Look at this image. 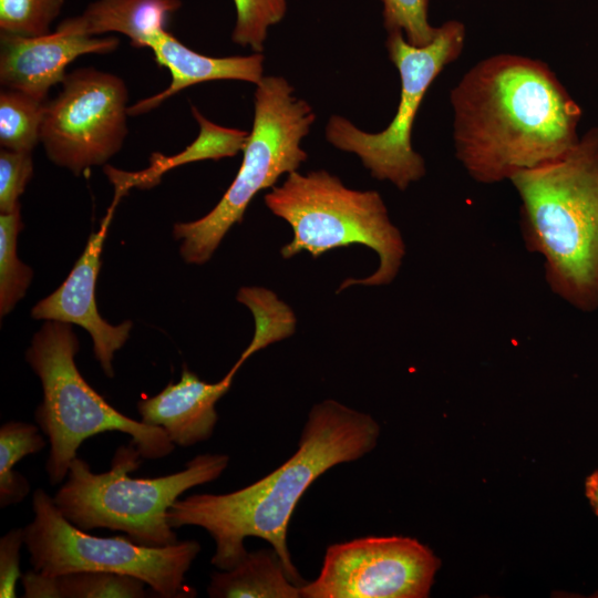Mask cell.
I'll list each match as a JSON object with an SVG mask.
<instances>
[{
  "instance_id": "5b68a950",
  "label": "cell",
  "mask_w": 598,
  "mask_h": 598,
  "mask_svg": "<svg viewBox=\"0 0 598 598\" xmlns=\"http://www.w3.org/2000/svg\"><path fill=\"white\" fill-rule=\"evenodd\" d=\"M79 348L70 323L47 320L25 352L42 384L43 398L34 419L50 443L45 463L49 482H63L83 441L104 432L130 435L142 458L169 455L175 444L163 429L121 413L85 381L75 363Z\"/></svg>"
},
{
  "instance_id": "8992f818",
  "label": "cell",
  "mask_w": 598,
  "mask_h": 598,
  "mask_svg": "<svg viewBox=\"0 0 598 598\" xmlns=\"http://www.w3.org/2000/svg\"><path fill=\"white\" fill-rule=\"evenodd\" d=\"M265 204L292 229V239L281 249L286 259L301 251L313 258L351 245H363L379 257L377 270L361 279H346L339 290L353 285H389L398 276L405 256V244L375 190L347 187L327 171L287 175L265 195Z\"/></svg>"
},
{
  "instance_id": "7402d4cb",
  "label": "cell",
  "mask_w": 598,
  "mask_h": 598,
  "mask_svg": "<svg viewBox=\"0 0 598 598\" xmlns=\"http://www.w3.org/2000/svg\"><path fill=\"white\" fill-rule=\"evenodd\" d=\"M44 102L20 91L0 93L1 148L32 153L40 142Z\"/></svg>"
},
{
  "instance_id": "cb8c5ba5",
  "label": "cell",
  "mask_w": 598,
  "mask_h": 598,
  "mask_svg": "<svg viewBox=\"0 0 598 598\" xmlns=\"http://www.w3.org/2000/svg\"><path fill=\"white\" fill-rule=\"evenodd\" d=\"M234 4L236 21L231 40L260 53L269 28L286 16L288 0H234Z\"/></svg>"
},
{
  "instance_id": "52a82bcc",
  "label": "cell",
  "mask_w": 598,
  "mask_h": 598,
  "mask_svg": "<svg viewBox=\"0 0 598 598\" xmlns=\"http://www.w3.org/2000/svg\"><path fill=\"white\" fill-rule=\"evenodd\" d=\"M315 120L312 107L295 96L285 78L264 76L256 84L252 127L235 179L208 214L173 227L187 264L207 262L231 226L243 220L257 193L274 187L281 175L300 167L308 158L301 141Z\"/></svg>"
},
{
  "instance_id": "5bb4252c",
  "label": "cell",
  "mask_w": 598,
  "mask_h": 598,
  "mask_svg": "<svg viewBox=\"0 0 598 598\" xmlns=\"http://www.w3.org/2000/svg\"><path fill=\"white\" fill-rule=\"evenodd\" d=\"M235 374L230 369L220 381L208 383L184 365L178 382L137 402L141 421L163 429L175 446L207 441L218 421L216 403L230 389Z\"/></svg>"
},
{
  "instance_id": "9c48e42d",
  "label": "cell",
  "mask_w": 598,
  "mask_h": 598,
  "mask_svg": "<svg viewBox=\"0 0 598 598\" xmlns=\"http://www.w3.org/2000/svg\"><path fill=\"white\" fill-rule=\"evenodd\" d=\"M465 37L464 24L456 20L437 27L434 39L424 47L411 44L401 31L388 32V54L401 80L394 117L384 130L368 133L346 117L333 115L326 126L327 141L355 154L374 178L389 181L400 190L420 181L426 168L424 158L413 150L411 142L415 116L430 85L461 55Z\"/></svg>"
},
{
  "instance_id": "30bf717a",
  "label": "cell",
  "mask_w": 598,
  "mask_h": 598,
  "mask_svg": "<svg viewBox=\"0 0 598 598\" xmlns=\"http://www.w3.org/2000/svg\"><path fill=\"white\" fill-rule=\"evenodd\" d=\"M61 84L44 102L40 142L51 162L79 176L122 148L128 92L121 78L94 68L74 70Z\"/></svg>"
},
{
  "instance_id": "e0dca14e",
  "label": "cell",
  "mask_w": 598,
  "mask_h": 598,
  "mask_svg": "<svg viewBox=\"0 0 598 598\" xmlns=\"http://www.w3.org/2000/svg\"><path fill=\"white\" fill-rule=\"evenodd\" d=\"M192 113L199 125V133L183 152L173 156L154 153L150 158L151 165L137 173H124L110 166L105 168L117 192L124 194L131 187L150 188L172 168L204 159L231 157L243 151L248 132L217 125L207 120L194 105Z\"/></svg>"
},
{
  "instance_id": "d6986e66",
  "label": "cell",
  "mask_w": 598,
  "mask_h": 598,
  "mask_svg": "<svg viewBox=\"0 0 598 598\" xmlns=\"http://www.w3.org/2000/svg\"><path fill=\"white\" fill-rule=\"evenodd\" d=\"M24 598H144L143 580L115 573L73 571L47 576L32 570L21 576Z\"/></svg>"
},
{
  "instance_id": "ac0fdd59",
  "label": "cell",
  "mask_w": 598,
  "mask_h": 598,
  "mask_svg": "<svg viewBox=\"0 0 598 598\" xmlns=\"http://www.w3.org/2000/svg\"><path fill=\"white\" fill-rule=\"evenodd\" d=\"M212 598H301V586L293 584L271 548L247 551L231 569L213 573L207 586Z\"/></svg>"
},
{
  "instance_id": "7a4b0ae2",
  "label": "cell",
  "mask_w": 598,
  "mask_h": 598,
  "mask_svg": "<svg viewBox=\"0 0 598 598\" xmlns=\"http://www.w3.org/2000/svg\"><path fill=\"white\" fill-rule=\"evenodd\" d=\"M380 426L369 414L328 399L315 404L293 455L255 483L227 494H193L167 512L173 528L198 526L215 542L212 564L235 567L247 554L244 540L259 537L278 553L289 579L305 581L287 545L293 509L309 486L331 467L357 461L377 445Z\"/></svg>"
},
{
  "instance_id": "83f0119b",
  "label": "cell",
  "mask_w": 598,
  "mask_h": 598,
  "mask_svg": "<svg viewBox=\"0 0 598 598\" xmlns=\"http://www.w3.org/2000/svg\"><path fill=\"white\" fill-rule=\"evenodd\" d=\"M24 545L23 528H13L0 539V597L14 598L21 578L20 549Z\"/></svg>"
},
{
  "instance_id": "d4e9b609",
  "label": "cell",
  "mask_w": 598,
  "mask_h": 598,
  "mask_svg": "<svg viewBox=\"0 0 598 598\" xmlns=\"http://www.w3.org/2000/svg\"><path fill=\"white\" fill-rule=\"evenodd\" d=\"M64 0H0V33L39 37L50 32Z\"/></svg>"
},
{
  "instance_id": "ba28073f",
  "label": "cell",
  "mask_w": 598,
  "mask_h": 598,
  "mask_svg": "<svg viewBox=\"0 0 598 598\" xmlns=\"http://www.w3.org/2000/svg\"><path fill=\"white\" fill-rule=\"evenodd\" d=\"M33 519L23 528L32 569L47 576L73 571H106L143 580L162 598L195 597L185 575L200 553L195 539L162 547L143 546L128 537H97L69 522L53 497L38 488L32 495Z\"/></svg>"
},
{
  "instance_id": "9a60e30c",
  "label": "cell",
  "mask_w": 598,
  "mask_h": 598,
  "mask_svg": "<svg viewBox=\"0 0 598 598\" xmlns=\"http://www.w3.org/2000/svg\"><path fill=\"white\" fill-rule=\"evenodd\" d=\"M158 66L169 70L172 81L162 92L128 106V115L152 111L179 91L213 80H239L254 84L264 78V55L214 58L195 52L167 30L157 33L148 44Z\"/></svg>"
},
{
  "instance_id": "4fadbf2b",
  "label": "cell",
  "mask_w": 598,
  "mask_h": 598,
  "mask_svg": "<svg viewBox=\"0 0 598 598\" xmlns=\"http://www.w3.org/2000/svg\"><path fill=\"white\" fill-rule=\"evenodd\" d=\"M118 44L116 37H91L61 25L39 37L0 33V83L45 102L72 61L87 53L112 52Z\"/></svg>"
},
{
  "instance_id": "277c9868",
  "label": "cell",
  "mask_w": 598,
  "mask_h": 598,
  "mask_svg": "<svg viewBox=\"0 0 598 598\" xmlns=\"http://www.w3.org/2000/svg\"><path fill=\"white\" fill-rule=\"evenodd\" d=\"M141 458L131 443L115 452L107 472L94 473L76 456L65 483L53 497L56 507L69 522L85 532L94 528L124 532L133 542L150 547L176 543L177 534L167 522L168 509L186 491L217 480L227 468L229 456L205 453L173 474L130 476Z\"/></svg>"
},
{
  "instance_id": "ffe728a7",
  "label": "cell",
  "mask_w": 598,
  "mask_h": 598,
  "mask_svg": "<svg viewBox=\"0 0 598 598\" xmlns=\"http://www.w3.org/2000/svg\"><path fill=\"white\" fill-rule=\"evenodd\" d=\"M39 426L10 421L0 427V507L22 502L30 493L28 480L13 470L27 455L42 451L47 442Z\"/></svg>"
},
{
  "instance_id": "8fae6325",
  "label": "cell",
  "mask_w": 598,
  "mask_h": 598,
  "mask_svg": "<svg viewBox=\"0 0 598 598\" xmlns=\"http://www.w3.org/2000/svg\"><path fill=\"white\" fill-rule=\"evenodd\" d=\"M440 560L416 539L364 537L330 545L301 598H424Z\"/></svg>"
},
{
  "instance_id": "44dd1931",
  "label": "cell",
  "mask_w": 598,
  "mask_h": 598,
  "mask_svg": "<svg viewBox=\"0 0 598 598\" xmlns=\"http://www.w3.org/2000/svg\"><path fill=\"white\" fill-rule=\"evenodd\" d=\"M237 300L246 305L255 318L254 337L234 364V368L238 370L255 352L291 336L295 331L296 318L285 302L264 288L244 287L238 291Z\"/></svg>"
},
{
  "instance_id": "603a6c76",
  "label": "cell",
  "mask_w": 598,
  "mask_h": 598,
  "mask_svg": "<svg viewBox=\"0 0 598 598\" xmlns=\"http://www.w3.org/2000/svg\"><path fill=\"white\" fill-rule=\"evenodd\" d=\"M20 205L0 215V315L10 312L23 298L33 276L32 269L17 256L18 235L22 230Z\"/></svg>"
},
{
  "instance_id": "2e32d148",
  "label": "cell",
  "mask_w": 598,
  "mask_h": 598,
  "mask_svg": "<svg viewBox=\"0 0 598 598\" xmlns=\"http://www.w3.org/2000/svg\"><path fill=\"white\" fill-rule=\"evenodd\" d=\"M181 6V0H95L59 25L91 37L117 32L127 37L132 47L142 49L166 30L169 17Z\"/></svg>"
},
{
  "instance_id": "484cf974",
  "label": "cell",
  "mask_w": 598,
  "mask_h": 598,
  "mask_svg": "<svg viewBox=\"0 0 598 598\" xmlns=\"http://www.w3.org/2000/svg\"><path fill=\"white\" fill-rule=\"evenodd\" d=\"M383 23L388 32L401 31L408 42L415 47L429 44L437 27L429 22V0H380Z\"/></svg>"
},
{
  "instance_id": "6da1fadb",
  "label": "cell",
  "mask_w": 598,
  "mask_h": 598,
  "mask_svg": "<svg viewBox=\"0 0 598 598\" xmlns=\"http://www.w3.org/2000/svg\"><path fill=\"white\" fill-rule=\"evenodd\" d=\"M455 156L476 182L495 184L553 161L578 141L581 109L549 65L501 53L452 89Z\"/></svg>"
},
{
  "instance_id": "7c38bea8",
  "label": "cell",
  "mask_w": 598,
  "mask_h": 598,
  "mask_svg": "<svg viewBox=\"0 0 598 598\" xmlns=\"http://www.w3.org/2000/svg\"><path fill=\"white\" fill-rule=\"evenodd\" d=\"M118 198L121 196L115 194L99 230L90 235L84 251L63 283L31 310L33 319L73 323L85 329L92 338L94 357L109 378L114 377V354L125 344L132 329L128 320L117 326L106 322L95 302L103 244Z\"/></svg>"
},
{
  "instance_id": "f1b7e54d",
  "label": "cell",
  "mask_w": 598,
  "mask_h": 598,
  "mask_svg": "<svg viewBox=\"0 0 598 598\" xmlns=\"http://www.w3.org/2000/svg\"><path fill=\"white\" fill-rule=\"evenodd\" d=\"M585 486L587 498L598 516V471L587 477Z\"/></svg>"
},
{
  "instance_id": "4316f807",
  "label": "cell",
  "mask_w": 598,
  "mask_h": 598,
  "mask_svg": "<svg viewBox=\"0 0 598 598\" xmlns=\"http://www.w3.org/2000/svg\"><path fill=\"white\" fill-rule=\"evenodd\" d=\"M32 154L6 148L0 151V213L20 205L19 197L32 177Z\"/></svg>"
},
{
  "instance_id": "3957f363",
  "label": "cell",
  "mask_w": 598,
  "mask_h": 598,
  "mask_svg": "<svg viewBox=\"0 0 598 598\" xmlns=\"http://www.w3.org/2000/svg\"><path fill=\"white\" fill-rule=\"evenodd\" d=\"M522 233L542 255L550 290L571 307L598 309V127L561 156L515 174Z\"/></svg>"
}]
</instances>
